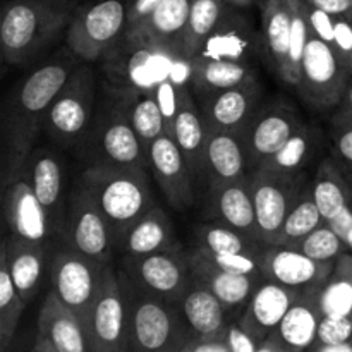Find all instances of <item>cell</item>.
I'll return each instance as SVG.
<instances>
[{"mask_svg": "<svg viewBox=\"0 0 352 352\" xmlns=\"http://www.w3.org/2000/svg\"><path fill=\"white\" fill-rule=\"evenodd\" d=\"M76 58L71 50H62L26 76L7 96L2 112L3 182L16 177L26 165L52 103L79 65Z\"/></svg>", "mask_w": 352, "mask_h": 352, "instance_id": "6da1fadb", "label": "cell"}, {"mask_svg": "<svg viewBox=\"0 0 352 352\" xmlns=\"http://www.w3.org/2000/svg\"><path fill=\"white\" fill-rule=\"evenodd\" d=\"M74 0H9L0 16V50L9 65L30 64L65 34Z\"/></svg>", "mask_w": 352, "mask_h": 352, "instance_id": "7a4b0ae2", "label": "cell"}, {"mask_svg": "<svg viewBox=\"0 0 352 352\" xmlns=\"http://www.w3.org/2000/svg\"><path fill=\"white\" fill-rule=\"evenodd\" d=\"M79 188L105 217L116 248L127 229L157 206L146 170L140 167L89 165L81 174Z\"/></svg>", "mask_w": 352, "mask_h": 352, "instance_id": "3957f363", "label": "cell"}, {"mask_svg": "<svg viewBox=\"0 0 352 352\" xmlns=\"http://www.w3.org/2000/svg\"><path fill=\"white\" fill-rule=\"evenodd\" d=\"M129 302V352H181L192 339L177 306L141 291L119 272Z\"/></svg>", "mask_w": 352, "mask_h": 352, "instance_id": "277c9868", "label": "cell"}, {"mask_svg": "<svg viewBox=\"0 0 352 352\" xmlns=\"http://www.w3.org/2000/svg\"><path fill=\"white\" fill-rule=\"evenodd\" d=\"M89 165H126L150 170L146 148L131 124L120 89L93 116L81 143Z\"/></svg>", "mask_w": 352, "mask_h": 352, "instance_id": "5b68a950", "label": "cell"}, {"mask_svg": "<svg viewBox=\"0 0 352 352\" xmlns=\"http://www.w3.org/2000/svg\"><path fill=\"white\" fill-rule=\"evenodd\" d=\"M96 78L91 65L79 64L45 117L43 133L58 146H79L96 109Z\"/></svg>", "mask_w": 352, "mask_h": 352, "instance_id": "8992f818", "label": "cell"}, {"mask_svg": "<svg viewBox=\"0 0 352 352\" xmlns=\"http://www.w3.org/2000/svg\"><path fill=\"white\" fill-rule=\"evenodd\" d=\"M126 31L127 0H95L78 7L64 38L76 57L95 62L105 57Z\"/></svg>", "mask_w": 352, "mask_h": 352, "instance_id": "52a82bcc", "label": "cell"}, {"mask_svg": "<svg viewBox=\"0 0 352 352\" xmlns=\"http://www.w3.org/2000/svg\"><path fill=\"white\" fill-rule=\"evenodd\" d=\"M352 67L332 43L309 38L296 88L302 98L318 110H327L342 102L351 86Z\"/></svg>", "mask_w": 352, "mask_h": 352, "instance_id": "ba28073f", "label": "cell"}, {"mask_svg": "<svg viewBox=\"0 0 352 352\" xmlns=\"http://www.w3.org/2000/svg\"><path fill=\"white\" fill-rule=\"evenodd\" d=\"M85 332L89 352H129V302L112 263L105 267Z\"/></svg>", "mask_w": 352, "mask_h": 352, "instance_id": "9c48e42d", "label": "cell"}, {"mask_svg": "<svg viewBox=\"0 0 352 352\" xmlns=\"http://www.w3.org/2000/svg\"><path fill=\"white\" fill-rule=\"evenodd\" d=\"M107 265L86 258L62 243L48 258L52 291L85 327L93 302L98 296Z\"/></svg>", "mask_w": 352, "mask_h": 352, "instance_id": "30bf717a", "label": "cell"}, {"mask_svg": "<svg viewBox=\"0 0 352 352\" xmlns=\"http://www.w3.org/2000/svg\"><path fill=\"white\" fill-rule=\"evenodd\" d=\"M122 272L136 287L179 306L192 285L188 251L172 250L144 256H126Z\"/></svg>", "mask_w": 352, "mask_h": 352, "instance_id": "8fae6325", "label": "cell"}, {"mask_svg": "<svg viewBox=\"0 0 352 352\" xmlns=\"http://www.w3.org/2000/svg\"><path fill=\"white\" fill-rule=\"evenodd\" d=\"M250 188L261 244L265 248L275 246L289 210L305 188L301 177L260 167L251 174Z\"/></svg>", "mask_w": 352, "mask_h": 352, "instance_id": "7c38bea8", "label": "cell"}, {"mask_svg": "<svg viewBox=\"0 0 352 352\" xmlns=\"http://www.w3.org/2000/svg\"><path fill=\"white\" fill-rule=\"evenodd\" d=\"M120 43L126 47L129 54L113 50H109L107 54L113 55V58H116L113 64L122 65L109 64L110 67H105L107 71L112 69L113 81L119 82L120 88L129 86L134 89H155L157 85L168 79L174 57H182L172 48L160 47V45L150 43V41L126 36V34L120 38Z\"/></svg>", "mask_w": 352, "mask_h": 352, "instance_id": "4fadbf2b", "label": "cell"}, {"mask_svg": "<svg viewBox=\"0 0 352 352\" xmlns=\"http://www.w3.org/2000/svg\"><path fill=\"white\" fill-rule=\"evenodd\" d=\"M64 244L79 254L98 263H112V251L116 248L112 230L105 217L93 203V199L78 188L71 199L65 222L62 227Z\"/></svg>", "mask_w": 352, "mask_h": 352, "instance_id": "5bb4252c", "label": "cell"}, {"mask_svg": "<svg viewBox=\"0 0 352 352\" xmlns=\"http://www.w3.org/2000/svg\"><path fill=\"white\" fill-rule=\"evenodd\" d=\"M301 126V119L291 105L274 102L260 107L241 133L250 167L256 170L267 165Z\"/></svg>", "mask_w": 352, "mask_h": 352, "instance_id": "9a60e30c", "label": "cell"}, {"mask_svg": "<svg viewBox=\"0 0 352 352\" xmlns=\"http://www.w3.org/2000/svg\"><path fill=\"white\" fill-rule=\"evenodd\" d=\"M2 203L9 234L31 243L47 244L54 229L47 210L36 198L23 170L10 181L3 182Z\"/></svg>", "mask_w": 352, "mask_h": 352, "instance_id": "2e32d148", "label": "cell"}, {"mask_svg": "<svg viewBox=\"0 0 352 352\" xmlns=\"http://www.w3.org/2000/svg\"><path fill=\"white\" fill-rule=\"evenodd\" d=\"M150 172L162 192L175 210H186L195 203V181L188 160L167 133L148 148Z\"/></svg>", "mask_w": 352, "mask_h": 352, "instance_id": "e0dca14e", "label": "cell"}, {"mask_svg": "<svg viewBox=\"0 0 352 352\" xmlns=\"http://www.w3.org/2000/svg\"><path fill=\"white\" fill-rule=\"evenodd\" d=\"M261 86L256 78L226 91H217L213 95L203 96L199 107L203 122L206 129H222L232 133H243L251 117L260 109Z\"/></svg>", "mask_w": 352, "mask_h": 352, "instance_id": "ac0fdd59", "label": "cell"}, {"mask_svg": "<svg viewBox=\"0 0 352 352\" xmlns=\"http://www.w3.org/2000/svg\"><path fill=\"white\" fill-rule=\"evenodd\" d=\"M299 292L301 291L285 287L270 278H263L246 302L239 325L256 342H263L278 329L285 313L298 299Z\"/></svg>", "mask_w": 352, "mask_h": 352, "instance_id": "d6986e66", "label": "cell"}, {"mask_svg": "<svg viewBox=\"0 0 352 352\" xmlns=\"http://www.w3.org/2000/svg\"><path fill=\"white\" fill-rule=\"evenodd\" d=\"M333 265L336 263L313 260L298 248L291 246H268L263 251L265 278L296 291L322 287L323 282L332 274Z\"/></svg>", "mask_w": 352, "mask_h": 352, "instance_id": "ffe728a7", "label": "cell"}, {"mask_svg": "<svg viewBox=\"0 0 352 352\" xmlns=\"http://www.w3.org/2000/svg\"><path fill=\"white\" fill-rule=\"evenodd\" d=\"M34 195L47 210L54 232L64 227V170L60 158L50 148L34 146L23 168Z\"/></svg>", "mask_w": 352, "mask_h": 352, "instance_id": "44dd1931", "label": "cell"}, {"mask_svg": "<svg viewBox=\"0 0 352 352\" xmlns=\"http://www.w3.org/2000/svg\"><path fill=\"white\" fill-rule=\"evenodd\" d=\"M208 205L213 219L261 244L250 179L236 182H210Z\"/></svg>", "mask_w": 352, "mask_h": 352, "instance_id": "7402d4cb", "label": "cell"}, {"mask_svg": "<svg viewBox=\"0 0 352 352\" xmlns=\"http://www.w3.org/2000/svg\"><path fill=\"white\" fill-rule=\"evenodd\" d=\"M188 260L191 265L192 280L213 292L229 311L246 305L253 296L254 289L265 278L256 277V275L230 274V272L222 270L208 260L201 248L188 251Z\"/></svg>", "mask_w": 352, "mask_h": 352, "instance_id": "603a6c76", "label": "cell"}, {"mask_svg": "<svg viewBox=\"0 0 352 352\" xmlns=\"http://www.w3.org/2000/svg\"><path fill=\"white\" fill-rule=\"evenodd\" d=\"M318 291L320 287H311L299 292L278 329L270 336L289 352H305L316 344L318 327L323 318Z\"/></svg>", "mask_w": 352, "mask_h": 352, "instance_id": "cb8c5ba5", "label": "cell"}, {"mask_svg": "<svg viewBox=\"0 0 352 352\" xmlns=\"http://www.w3.org/2000/svg\"><path fill=\"white\" fill-rule=\"evenodd\" d=\"M0 246L6 251L7 265H9L14 285L23 301L28 305L36 296L41 280H43L45 270H47L48 258L45 244L31 243V241L9 234L3 237Z\"/></svg>", "mask_w": 352, "mask_h": 352, "instance_id": "d4e9b609", "label": "cell"}, {"mask_svg": "<svg viewBox=\"0 0 352 352\" xmlns=\"http://www.w3.org/2000/svg\"><path fill=\"white\" fill-rule=\"evenodd\" d=\"M192 0H164L143 23L126 31V36L150 41L182 55V40Z\"/></svg>", "mask_w": 352, "mask_h": 352, "instance_id": "484cf974", "label": "cell"}, {"mask_svg": "<svg viewBox=\"0 0 352 352\" xmlns=\"http://www.w3.org/2000/svg\"><path fill=\"white\" fill-rule=\"evenodd\" d=\"M172 138L188 160L192 175L206 174V127L199 107L186 85L179 89V109L172 126Z\"/></svg>", "mask_w": 352, "mask_h": 352, "instance_id": "4316f807", "label": "cell"}, {"mask_svg": "<svg viewBox=\"0 0 352 352\" xmlns=\"http://www.w3.org/2000/svg\"><path fill=\"white\" fill-rule=\"evenodd\" d=\"M206 175L210 182H236L250 179L246 175V148L239 133L206 129Z\"/></svg>", "mask_w": 352, "mask_h": 352, "instance_id": "83f0119b", "label": "cell"}, {"mask_svg": "<svg viewBox=\"0 0 352 352\" xmlns=\"http://www.w3.org/2000/svg\"><path fill=\"white\" fill-rule=\"evenodd\" d=\"M117 248H120L126 256H144L160 251L181 250V243L175 236L172 220L157 205L127 229Z\"/></svg>", "mask_w": 352, "mask_h": 352, "instance_id": "f1b7e54d", "label": "cell"}, {"mask_svg": "<svg viewBox=\"0 0 352 352\" xmlns=\"http://www.w3.org/2000/svg\"><path fill=\"white\" fill-rule=\"evenodd\" d=\"M38 333H41L57 352H89L81 320L62 305L52 289L40 309Z\"/></svg>", "mask_w": 352, "mask_h": 352, "instance_id": "f546056e", "label": "cell"}, {"mask_svg": "<svg viewBox=\"0 0 352 352\" xmlns=\"http://www.w3.org/2000/svg\"><path fill=\"white\" fill-rule=\"evenodd\" d=\"M181 313L191 333L199 340L226 339L227 313L229 309L219 298L198 282H192L191 289L181 301Z\"/></svg>", "mask_w": 352, "mask_h": 352, "instance_id": "4dcf8cb0", "label": "cell"}, {"mask_svg": "<svg viewBox=\"0 0 352 352\" xmlns=\"http://www.w3.org/2000/svg\"><path fill=\"white\" fill-rule=\"evenodd\" d=\"M251 78L254 72L248 62L203 57L191 60V85L201 98L243 85Z\"/></svg>", "mask_w": 352, "mask_h": 352, "instance_id": "1f68e13d", "label": "cell"}, {"mask_svg": "<svg viewBox=\"0 0 352 352\" xmlns=\"http://www.w3.org/2000/svg\"><path fill=\"white\" fill-rule=\"evenodd\" d=\"M311 191L327 223L336 220L352 206V186L339 167L330 160L320 164Z\"/></svg>", "mask_w": 352, "mask_h": 352, "instance_id": "d6a6232c", "label": "cell"}, {"mask_svg": "<svg viewBox=\"0 0 352 352\" xmlns=\"http://www.w3.org/2000/svg\"><path fill=\"white\" fill-rule=\"evenodd\" d=\"M122 95L124 107L127 110L131 124L140 136L143 146H151L157 138L165 134V119L162 116L160 105L157 102L153 89L119 88Z\"/></svg>", "mask_w": 352, "mask_h": 352, "instance_id": "836d02e7", "label": "cell"}, {"mask_svg": "<svg viewBox=\"0 0 352 352\" xmlns=\"http://www.w3.org/2000/svg\"><path fill=\"white\" fill-rule=\"evenodd\" d=\"M292 10L289 0H267L263 9V31L268 54L282 81L287 76L289 43H291Z\"/></svg>", "mask_w": 352, "mask_h": 352, "instance_id": "e575fe53", "label": "cell"}, {"mask_svg": "<svg viewBox=\"0 0 352 352\" xmlns=\"http://www.w3.org/2000/svg\"><path fill=\"white\" fill-rule=\"evenodd\" d=\"M227 2L223 0H192L188 26L182 40V57L191 62L201 54L203 47L227 17Z\"/></svg>", "mask_w": 352, "mask_h": 352, "instance_id": "d590c367", "label": "cell"}, {"mask_svg": "<svg viewBox=\"0 0 352 352\" xmlns=\"http://www.w3.org/2000/svg\"><path fill=\"white\" fill-rule=\"evenodd\" d=\"M323 316H352V253L346 251L333 265L318 291Z\"/></svg>", "mask_w": 352, "mask_h": 352, "instance_id": "8d00e7d4", "label": "cell"}, {"mask_svg": "<svg viewBox=\"0 0 352 352\" xmlns=\"http://www.w3.org/2000/svg\"><path fill=\"white\" fill-rule=\"evenodd\" d=\"M323 223L325 220L313 198L311 188L305 186L282 223L275 246H298L305 237H308L313 230H316Z\"/></svg>", "mask_w": 352, "mask_h": 352, "instance_id": "74e56055", "label": "cell"}, {"mask_svg": "<svg viewBox=\"0 0 352 352\" xmlns=\"http://www.w3.org/2000/svg\"><path fill=\"white\" fill-rule=\"evenodd\" d=\"M248 47H250V30L246 23L229 12L208 38L198 57L239 60Z\"/></svg>", "mask_w": 352, "mask_h": 352, "instance_id": "f35d334b", "label": "cell"}, {"mask_svg": "<svg viewBox=\"0 0 352 352\" xmlns=\"http://www.w3.org/2000/svg\"><path fill=\"white\" fill-rule=\"evenodd\" d=\"M24 308L26 302L14 285L6 251L0 246V351L9 349Z\"/></svg>", "mask_w": 352, "mask_h": 352, "instance_id": "ab89813d", "label": "cell"}, {"mask_svg": "<svg viewBox=\"0 0 352 352\" xmlns=\"http://www.w3.org/2000/svg\"><path fill=\"white\" fill-rule=\"evenodd\" d=\"M195 237L196 248H201L213 254L246 253V251H258L261 248V244L254 243L253 239L222 222L201 223L196 227Z\"/></svg>", "mask_w": 352, "mask_h": 352, "instance_id": "60d3db41", "label": "cell"}, {"mask_svg": "<svg viewBox=\"0 0 352 352\" xmlns=\"http://www.w3.org/2000/svg\"><path fill=\"white\" fill-rule=\"evenodd\" d=\"M316 138H318V133L302 124L263 167L285 172V174H298L299 168L309 160L315 151Z\"/></svg>", "mask_w": 352, "mask_h": 352, "instance_id": "b9f144b4", "label": "cell"}, {"mask_svg": "<svg viewBox=\"0 0 352 352\" xmlns=\"http://www.w3.org/2000/svg\"><path fill=\"white\" fill-rule=\"evenodd\" d=\"M292 10V28H291V43H289V62L285 82L291 86H298L299 76H301V64L305 57L306 47L311 38V28H309L308 2L306 0H289Z\"/></svg>", "mask_w": 352, "mask_h": 352, "instance_id": "7bdbcfd3", "label": "cell"}, {"mask_svg": "<svg viewBox=\"0 0 352 352\" xmlns=\"http://www.w3.org/2000/svg\"><path fill=\"white\" fill-rule=\"evenodd\" d=\"M294 248H298L299 251L308 254L313 260L322 261V263H336L339 256H342L346 251H349L346 241L327 222L320 226L316 230H313L308 237H305Z\"/></svg>", "mask_w": 352, "mask_h": 352, "instance_id": "ee69618b", "label": "cell"}, {"mask_svg": "<svg viewBox=\"0 0 352 352\" xmlns=\"http://www.w3.org/2000/svg\"><path fill=\"white\" fill-rule=\"evenodd\" d=\"M346 342H352V316H323L318 327L316 344L329 346Z\"/></svg>", "mask_w": 352, "mask_h": 352, "instance_id": "f6af8a7d", "label": "cell"}, {"mask_svg": "<svg viewBox=\"0 0 352 352\" xmlns=\"http://www.w3.org/2000/svg\"><path fill=\"white\" fill-rule=\"evenodd\" d=\"M181 86L182 85L168 78L162 81L160 85H157V88L153 89L158 105H160L162 116L165 119V133L168 136H172V126H174L175 113H177L179 109V89H181Z\"/></svg>", "mask_w": 352, "mask_h": 352, "instance_id": "bcb514c9", "label": "cell"}, {"mask_svg": "<svg viewBox=\"0 0 352 352\" xmlns=\"http://www.w3.org/2000/svg\"><path fill=\"white\" fill-rule=\"evenodd\" d=\"M337 126L333 131V143L339 160L352 172V119L344 116H337Z\"/></svg>", "mask_w": 352, "mask_h": 352, "instance_id": "7dc6e473", "label": "cell"}, {"mask_svg": "<svg viewBox=\"0 0 352 352\" xmlns=\"http://www.w3.org/2000/svg\"><path fill=\"white\" fill-rule=\"evenodd\" d=\"M308 16L313 36L320 38L327 43H333V38H336V16L325 12V10L315 9L311 6L308 9Z\"/></svg>", "mask_w": 352, "mask_h": 352, "instance_id": "c3c4849f", "label": "cell"}, {"mask_svg": "<svg viewBox=\"0 0 352 352\" xmlns=\"http://www.w3.org/2000/svg\"><path fill=\"white\" fill-rule=\"evenodd\" d=\"M226 342L230 352H258V346H260V342H256L239 323L227 327Z\"/></svg>", "mask_w": 352, "mask_h": 352, "instance_id": "681fc988", "label": "cell"}, {"mask_svg": "<svg viewBox=\"0 0 352 352\" xmlns=\"http://www.w3.org/2000/svg\"><path fill=\"white\" fill-rule=\"evenodd\" d=\"M332 45L352 67V23L347 16L336 17V38Z\"/></svg>", "mask_w": 352, "mask_h": 352, "instance_id": "f907efd6", "label": "cell"}, {"mask_svg": "<svg viewBox=\"0 0 352 352\" xmlns=\"http://www.w3.org/2000/svg\"><path fill=\"white\" fill-rule=\"evenodd\" d=\"M164 0H129L127 2V31L143 23Z\"/></svg>", "mask_w": 352, "mask_h": 352, "instance_id": "816d5d0a", "label": "cell"}, {"mask_svg": "<svg viewBox=\"0 0 352 352\" xmlns=\"http://www.w3.org/2000/svg\"><path fill=\"white\" fill-rule=\"evenodd\" d=\"M311 7L325 12L332 14V16H347L352 10V0H306Z\"/></svg>", "mask_w": 352, "mask_h": 352, "instance_id": "f5cc1de1", "label": "cell"}, {"mask_svg": "<svg viewBox=\"0 0 352 352\" xmlns=\"http://www.w3.org/2000/svg\"><path fill=\"white\" fill-rule=\"evenodd\" d=\"M192 352H230L226 339H213V340H192Z\"/></svg>", "mask_w": 352, "mask_h": 352, "instance_id": "db71d44e", "label": "cell"}, {"mask_svg": "<svg viewBox=\"0 0 352 352\" xmlns=\"http://www.w3.org/2000/svg\"><path fill=\"white\" fill-rule=\"evenodd\" d=\"M258 352H289V351L285 349L284 346H280L277 340L268 337L267 340L260 342V346H258Z\"/></svg>", "mask_w": 352, "mask_h": 352, "instance_id": "11a10c76", "label": "cell"}, {"mask_svg": "<svg viewBox=\"0 0 352 352\" xmlns=\"http://www.w3.org/2000/svg\"><path fill=\"white\" fill-rule=\"evenodd\" d=\"M315 352H352V342L329 344V346H320V344H316Z\"/></svg>", "mask_w": 352, "mask_h": 352, "instance_id": "9f6ffc18", "label": "cell"}, {"mask_svg": "<svg viewBox=\"0 0 352 352\" xmlns=\"http://www.w3.org/2000/svg\"><path fill=\"white\" fill-rule=\"evenodd\" d=\"M31 352H57L54 346H52L50 342H48L47 339H45L41 333H36V339H34V346H33V351Z\"/></svg>", "mask_w": 352, "mask_h": 352, "instance_id": "6f0895ef", "label": "cell"}, {"mask_svg": "<svg viewBox=\"0 0 352 352\" xmlns=\"http://www.w3.org/2000/svg\"><path fill=\"white\" fill-rule=\"evenodd\" d=\"M344 98H346V109L340 110V116L352 119V85L349 86V89H347V93Z\"/></svg>", "mask_w": 352, "mask_h": 352, "instance_id": "680465c9", "label": "cell"}, {"mask_svg": "<svg viewBox=\"0 0 352 352\" xmlns=\"http://www.w3.org/2000/svg\"><path fill=\"white\" fill-rule=\"evenodd\" d=\"M223 2L234 3V6H248V3H251L253 0H223Z\"/></svg>", "mask_w": 352, "mask_h": 352, "instance_id": "91938a15", "label": "cell"}, {"mask_svg": "<svg viewBox=\"0 0 352 352\" xmlns=\"http://www.w3.org/2000/svg\"><path fill=\"white\" fill-rule=\"evenodd\" d=\"M344 241H346L347 248H349V251L352 253V229L349 230V232L346 234V237H344Z\"/></svg>", "mask_w": 352, "mask_h": 352, "instance_id": "94428289", "label": "cell"}, {"mask_svg": "<svg viewBox=\"0 0 352 352\" xmlns=\"http://www.w3.org/2000/svg\"><path fill=\"white\" fill-rule=\"evenodd\" d=\"M192 340H195V337H192V339L186 344V347L181 352H192Z\"/></svg>", "mask_w": 352, "mask_h": 352, "instance_id": "6125c7cd", "label": "cell"}, {"mask_svg": "<svg viewBox=\"0 0 352 352\" xmlns=\"http://www.w3.org/2000/svg\"><path fill=\"white\" fill-rule=\"evenodd\" d=\"M347 17H349V19H351V23H352V10H351L349 14H347Z\"/></svg>", "mask_w": 352, "mask_h": 352, "instance_id": "be15d7a7", "label": "cell"}]
</instances>
